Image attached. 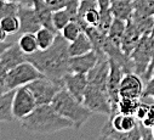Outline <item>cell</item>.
I'll return each mask as SVG.
<instances>
[{
  "label": "cell",
  "instance_id": "cell-1",
  "mask_svg": "<svg viewBox=\"0 0 154 140\" xmlns=\"http://www.w3.org/2000/svg\"><path fill=\"white\" fill-rule=\"evenodd\" d=\"M69 42L61 33H57L54 44L46 50H38L32 55H27V61L32 62L48 78L63 82V77L69 72L68 52Z\"/></svg>",
  "mask_w": 154,
  "mask_h": 140
},
{
  "label": "cell",
  "instance_id": "cell-2",
  "mask_svg": "<svg viewBox=\"0 0 154 140\" xmlns=\"http://www.w3.org/2000/svg\"><path fill=\"white\" fill-rule=\"evenodd\" d=\"M21 127L29 133L52 134L63 129L74 128L73 123L61 116L52 105H38L32 113L20 121Z\"/></svg>",
  "mask_w": 154,
  "mask_h": 140
},
{
  "label": "cell",
  "instance_id": "cell-3",
  "mask_svg": "<svg viewBox=\"0 0 154 140\" xmlns=\"http://www.w3.org/2000/svg\"><path fill=\"white\" fill-rule=\"evenodd\" d=\"M52 107L64 118L69 119L75 129L82 128L92 116V112L83 102L76 100L67 89H61L54 97Z\"/></svg>",
  "mask_w": 154,
  "mask_h": 140
},
{
  "label": "cell",
  "instance_id": "cell-4",
  "mask_svg": "<svg viewBox=\"0 0 154 140\" xmlns=\"http://www.w3.org/2000/svg\"><path fill=\"white\" fill-rule=\"evenodd\" d=\"M154 52V39L150 34H146L141 38L136 48L130 54V60L134 65V72L141 76L143 79L148 71L149 63Z\"/></svg>",
  "mask_w": 154,
  "mask_h": 140
},
{
  "label": "cell",
  "instance_id": "cell-5",
  "mask_svg": "<svg viewBox=\"0 0 154 140\" xmlns=\"http://www.w3.org/2000/svg\"><path fill=\"white\" fill-rule=\"evenodd\" d=\"M43 76L44 75L32 62L26 61L18 66L11 68L8 72L4 87L6 90H15L20 87L29 84L30 82L40 78Z\"/></svg>",
  "mask_w": 154,
  "mask_h": 140
},
{
  "label": "cell",
  "instance_id": "cell-6",
  "mask_svg": "<svg viewBox=\"0 0 154 140\" xmlns=\"http://www.w3.org/2000/svg\"><path fill=\"white\" fill-rule=\"evenodd\" d=\"M27 87L33 93L36 105H50L57 93L64 88L63 82L54 81L45 76L30 82L27 84Z\"/></svg>",
  "mask_w": 154,
  "mask_h": 140
},
{
  "label": "cell",
  "instance_id": "cell-7",
  "mask_svg": "<svg viewBox=\"0 0 154 140\" xmlns=\"http://www.w3.org/2000/svg\"><path fill=\"white\" fill-rule=\"evenodd\" d=\"M83 103L92 112L110 116L112 115V102L108 94V90L88 84Z\"/></svg>",
  "mask_w": 154,
  "mask_h": 140
},
{
  "label": "cell",
  "instance_id": "cell-8",
  "mask_svg": "<svg viewBox=\"0 0 154 140\" xmlns=\"http://www.w3.org/2000/svg\"><path fill=\"white\" fill-rule=\"evenodd\" d=\"M36 106L38 105L35 97L27 85L16 89L14 96V103H12V112L15 119L21 121L22 118L32 113Z\"/></svg>",
  "mask_w": 154,
  "mask_h": 140
},
{
  "label": "cell",
  "instance_id": "cell-9",
  "mask_svg": "<svg viewBox=\"0 0 154 140\" xmlns=\"http://www.w3.org/2000/svg\"><path fill=\"white\" fill-rule=\"evenodd\" d=\"M144 84L143 78L135 72L125 73L123 81L120 83V97H131V99H141L143 96Z\"/></svg>",
  "mask_w": 154,
  "mask_h": 140
},
{
  "label": "cell",
  "instance_id": "cell-10",
  "mask_svg": "<svg viewBox=\"0 0 154 140\" xmlns=\"http://www.w3.org/2000/svg\"><path fill=\"white\" fill-rule=\"evenodd\" d=\"M88 75L85 73H74L68 72L63 77V85L64 89H67L76 100L83 102L84 95L88 88Z\"/></svg>",
  "mask_w": 154,
  "mask_h": 140
},
{
  "label": "cell",
  "instance_id": "cell-11",
  "mask_svg": "<svg viewBox=\"0 0 154 140\" xmlns=\"http://www.w3.org/2000/svg\"><path fill=\"white\" fill-rule=\"evenodd\" d=\"M17 16L20 18V23H21L20 32L22 34L23 33H36L43 27V24L39 21V18H38L33 6L20 5Z\"/></svg>",
  "mask_w": 154,
  "mask_h": 140
},
{
  "label": "cell",
  "instance_id": "cell-12",
  "mask_svg": "<svg viewBox=\"0 0 154 140\" xmlns=\"http://www.w3.org/2000/svg\"><path fill=\"white\" fill-rule=\"evenodd\" d=\"M100 55L92 50L80 56H73L69 59V72L74 73H85L88 72L97 63Z\"/></svg>",
  "mask_w": 154,
  "mask_h": 140
},
{
  "label": "cell",
  "instance_id": "cell-13",
  "mask_svg": "<svg viewBox=\"0 0 154 140\" xmlns=\"http://www.w3.org/2000/svg\"><path fill=\"white\" fill-rule=\"evenodd\" d=\"M143 37L142 32L140 30V28L136 26V23L130 20L128 22L125 33H124V37L122 39V44H120V49L122 51L130 56V54L132 52V50L136 48V45L138 44V42L141 40V38Z\"/></svg>",
  "mask_w": 154,
  "mask_h": 140
},
{
  "label": "cell",
  "instance_id": "cell-14",
  "mask_svg": "<svg viewBox=\"0 0 154 140\" xmlns=\"http://www.w3.org/2000/svg\"><path fill=\"white\" fill-rule=\"evenodd\" d=\"M107 122L113 129L118 132H130L138 127V119L135 115H124L119 111L112 113Z\"/></svg>",
  "mask_w": 154,
  "mask_h": 140
},
{
  "label": "cell",
  "instance_id": "cell-15",
  "mask_svg": "<svg viewBox=\"0 0 154 140\" xmlns=\"http://www.w3.org/2000/svg\"><path fill=\"white\" fill-rule=\"evenodd\" d=\"M27 61V55L21 50L17 43H14L9 49H6L0 55V62L4 65V67L10 71L11 68L23 63Z\"/></svg>",
  "mask_w": 154,
  "mask_h": 140
},
{
  "label": "cell",
  "instance_id": "cell-16",
  "mask_svg": "<svg viewBox=\"0 0 154 140\" xmlns=\"http://www.w3.org/2000/svg\"><path fill=\"white\" fill-rule=\"evenodd\" d=\"M114 18H119L129 22L134 17L135 5L134 0H114L109 8Z\"/></svg>",
  "mask_w": 154,
  "mask_h": 140
},
{
  "label": "cell",
  "instance_id": "cell-17",
  "mask_svg": "<svg viewBox=\"0 0 154 140\" xmlns=\"http://www.w3.org/2000/svg\"><path fill=\"white\" fill-rule=\"evenodd\" d=\"M100 134L106 135L113 140H141L142 139V132H141L140 124H138V127H136L135 129H132L130 132H118V130L113 129L108 122H106L104 126L102 127Z\"/></svg>",
  "mask_w": 154,
  "mask_h": 140
},
{
  "label": "cell",
  "instance_id": "cell-18",
  "mask_svg": "<svg viewBox=\"0 0 154 140\" xmlns=\"http://www.w3.org/2000/svg\"><path fill=\"white\" fill-rule=\"evenodd\" d=\"M94 50V45L89 38V36L84 32H82L79 34V37L74 39L73 42L69 43L68 45V52L70 55V57L73 56H80L84 55L86 52H90Z\"/></svg>",
  "mask_w": 154,
  "mask_h": 140
},
{
  "label": "cell",
  "instance_id": "cell-19",
  "mask_svg": "<svg viewBox=\"0 0 154 140\" xmlns=\"http://www.w3.org/2000/svg\"><path fill=\"white\" fill-rule=\"evenodd\" d=\"M33 8L35 10V14H36L38 18H39V21L42 22L43 27L50 28L52 30H56L55 27H54V24H52V15H54V11L46 4L45 0H33Z\"/></svg>",
  "mask_w": 154,
  "mask_h": 140
},
{
  "label": "cell",
  "instance_id": "cell-20",
  "mask_svg": "<svg viewBox=\"0 0 154 140\" xmlns=\"http://www.w3.org/2000/svg\"><path fill=\"white\" fill-rule=\"evenodd\" d=\"M15 90H6L4 94L0 95V122H12L15 121L12 112V103Z\"/></svg>",
  "mask_w": 154,
  "mask_h": 140
},
{
  "label": "cell",
  "instance_id": "cell-21",
  "mask_svg": "<svg viewBox=\"0 0 154 140\" xmlns=\"http://www.w3.org/2000/svg\"><path fill=\"white\" fill-rule=\"evenodd\" d=\"M126 26H128L126 21L119 20V18H114L113 22H112V26H110V28L107 33V37L109 38V40L113 42L115 45L120 46L122 39L124 37V33H125V29H126Z\"/></svg>",
  "mask_w": 154,
  "mask_h": 140
},
{
  "label": "cell",
  "instance_id": "cell-22",
  "mask_svg": "<svg viewBox=\"0 0 154 140\" xmlns=\"http://www.w3.org/2000/svg\"><path fill=\"white\" fill-rule=\"evenodd\" d=\"M56 36H57L56 30H52V29L46 28V27H42L35 33L36 42H38V45H39V50L49 49L54 44V42L56 39Z\"/></svg>",
  "mask_w": 154,
  "mask_h": 140
},
{
  "label": "cell",
  "instance_id": "cell-23",
  "mask_svg": "<svg viewBox=\"0 0 154 140\" xmlns=\"http://www.w3.org/2000/svg\"><path fill=\"white\" fill-rule=\"evenodd\" d=\"M18 46L26 55H32L39 50V45L36 42L35 33H23L17 42Z\"/></svg>",
  "mask_w": 154,
  "mask_h": 140
},
{
  "label": "cell",
  "instance_id": "cell-24",
  "mask_svg": "<svg viewBox=\"0 0 154 140\" xmlns=\"http://www.w3.org/2000/svg\"><path fill=\"white\" fill-rule=\"evenodd\" d=\"M73 20L70 12L64 8V9H61V10H56L54 11V15H52V24L55 27V29L60 33L70 21Z\"/></svg>",
  "mask_w": 154,
  "mask_h": 140
},
{
  "label": "cell",
  "instance_id": "cell-25",
  "mask_svg": "<svg viewBox=\"0 0 154 140\" xmlns=\"http://www.w3.org/2000/svg\"><path fill=\"white\" fill-rule=\"evenodd\" d=\"M140 99H131V97H120L118 102V111L124 115H135L138 106Z\"/></svg>",
  "mask_w": 154,
  "mask_h": 140
},
{
  "label": "cell",
  "instance_id": "cell-26",
  "mask_svg": "<svg viewBox=\"0 0 154 140\" xmlns=\"http://www.w3.org/2000/svg\"><path fill=\"white\" fill-rule=\"evenodd\" d=\"M82 32H84V29H83V27L76 22V21H70L60 33L63 36V38L67 40V42H73L74 39H76L79 37V34L82 33Z\"/></svg>",
  "mask_w": 154,
  "mask_h": 140
},
{
  "label": "cell",
  "instance_id": "cell-27",
  "mask_svg": "<svg viewBox=\"0 0 154 140\" xmlns=\"http://www.w3.org/2000/svg\"><path fill=\"white\" fill-rule=\"evenodd\" d=\"M0 24L4 28V30L9 34H16L21 29V23L18 16H8L0 20Z\"/></svg>",
  "mask_w": 154,
  "mask_h": 140
},
{
  "label": "cell",
  "instance_id": "cell-28",
  "mask_svg": "<svg viewBox=\"0 0 154 140\" xmlns=\"http://www.w3.org/2000/svg\"><path fill=\"white\" fill-rule=\"evenodd\" d=\"M113 20H114V16L112 15L110 10H103V11H101V18H100V23H98L97 28L102 33L107 34L108 30H109V28H110V26H112Z\"/></svg>",
  "mask_w": 154,
  "mask_h": 140
},
{
  "label": "cell",
  "instance_id": "cell-29",
  "mask_svg": "<svg viewBox=\"0 0 154 140\" xmlns=\"http://www.w3.org/2000/svg\"><path fill=\"white\" fill-rule=\"evenodd\" d=\"M18 6L20 4L17 2H11V3H5L4 8L0 11V20L8 17V16H17L18 12Z\"/></svg>",
  "mask_w": 154,
  "mask_h": 140
},
{
  "label": "cell",
  "instance_id": "cell-30",
  "mask_svg": "<svg viewBox=\"0 0 154 140\" xmlns=\"http://www.w3.org/2000/svg\"><path fill=\"white\" fill-rule=\"evenodd\" d=\"M142 97H152L154 100V69H153L149 79L146 82L144 91H143V96Z\"/></svg>",
  "mask_w": 154,
  "mask_h": 140
},
{
  "label": "cell",
  "instance_id": "cell-31",
  "mask_svg": "<svg viewBox=\"0 0 154 140\" xmlns=\"http://www.w3.org/2000/svg\"><path fill=\"white\" fill-rule=\"evenodd\" d=\"M149 106H150V105H147V103H144V102H141V103H140V106H138V109H137V111H136V113H135V116H136V118L138 119V122H142V121L147 117L148 111H149Z\"/></svg>",
  "mask_w": 154,
  "mask_h": 140
},
{
  "label": "cell",
  "instance_id": "cell-32",
  "mask_svg": "<svg viewBox=\"0 0 154 140\" xmlns=\"http://www.w3.org/2000/svg\"><path fill=\"white\" fill-rule=\"evenodd\" d=\"M46 4L51 8L52 11H56V10H61V9H64L67 6V3L68 0H45Z\"/></svg>",
  "mask_w": 154,
  "mask_h": 140
},
{
  "label": "cell",
  "instance_id": "cell-33",
  "mask_svg": "<svg viewBox=\"0 0 154 140\" xmlns=\"http://www.w3.org/2000/svg\"><path fill=\"white\" fill-rule=\"evenodd\" d=\"M140 123L144 127H148V128H152L154 126V105H150L149 106V111H148L147 117Z\"/></svg>",
  "mask_w": 154,
  "mask_h": 140
},
{
  "label": "cell",
  "instance_id": "cell-34",
  "mask_svg": "<svg viewBox=\"0 0 154 140\" xmlns=\"http://www.w3.org/2000/svg\"><path fill=\"white\" fill-rule=\"evenodd\" d=\"M8 69L4 67V65L0 62V84L4 85L5 84V81H6V76H8Z\"/></svg>",
  "mask_w": 154,
  "mask_h": 140
},
{
  "label": "cell",
  "instance_id": "cell-35",
  "mask_svg": "<svg viewBox=\"0 0 154 140\" xmlns=\"http://www.w3.org/2000/svg\"><path fill=\"white\" fill-rule=\"evenodd\" d=\"M97 4H98V9L101 11L109 10L110 4H112V0H97Z\"/></svg>",
  "mask_w": 154,
  "mask_h": 140
},
{
  "label": "cell",
  "instance_id": "cell-36",
  "mask_svg": "<svg viewBox=\"0 0 154 140\" xmlns=\"http://www.w3.org/2000/svg\"><path fill=\"white\" fill-rule=\"evenodd\" d=\"M153 69H154V52H153V57H152V61H150L149 67H148V71H147L146 77H144V81H146V82L149 79V77H150V75H152V72H153Z\"/></svg>",
  "mask_w": 154,
  "mask_h": 140
},
{
  "label": "cell",
  "instance_id": "cell-37",
  "mask_svg": "<svg viewBox=\"0 0 154 140\" xmlns=\"http://www.w3.org/2000/svg\"><path fill=\"white\" fill-rule=\"evenodd\" d=\"M14 43L12 42H0V55H2L6 49H9Z\"/></svg>",
  "mask_w": 154,
  "mask_h": 140
},
{
  "label": "cell",
  "instance_id": "cell-38",
  "mask_svg": "<svg viewBox=\"0 0 154 140\" xmlns=\"http://www.w3.org/2000/svg\"><path fill=\"white\" fill-rule=\"evenodd\" d=\"M8 36H9V34L4 30V28L2 27V24H0V42H6Z\"/></svg>",
  "mask_w": 154,
  "mask_h": 140
},
{
  "label": "cell",
  "instance_id": "cell-39",
  "mask_svg": "<svg viewBox=\"0 0 154 140\" xmlns=\"http://www.w3.org/2000/svg\"><path fill=\"white\" fill-rule=\"evenodd\" d=\"M97 140H113V139H110V138H108V136H106V135L100 134V136L97 138Z\"/></svg>",
  "mask_w": 154,
  "mask_h": 140
},
{
  "label": "cell",
  "instance_id": "cell-40",
  "mask_svg": "<svg viewBox=\"0 0 154 140\" xmlns=\"http://www.w3.org/2000/svg\"><path fill=\"white\" fill-rule=\"evenodd\" d=\"M5 3H8V2H4V0H0V11H2V9L4 8Z\"/></svg>",
  "mask_w": 154,
  "mask_h": 140
},
{
  "label": "cell",
  "instance_id": "cell-41",
  "mask_svg": "<svg viewBox=\"0 0 154 140\" xmlns=\"http://www.w3.org/2000/svg\"><path fill=\"white\" fill-rule=\"evenodd\" d=\"M150 130H152V134H153V136H154V126L150 128Z\"/></svg>",
  "mask_w": 154,
  "mask_h": 140
},
{
  "label": "cell",
  "instance_id": "cell-42",
  "mask_svg": "<svg viewBox=\"0 0 154 140\" xmlns=\"http://www.w3.org/2000/svg\"><path fill=\"white\" fill-rule=\"evenodd\" d=\"M4 2H8V3H11V2H16V0H4Z\"/></svg>",
  "mask_w": 154,
  "mask_h": 140
},
{
  "label": "cell",
  "instance_id": "cell-43",
  "mask_svg": "<svg viewBox=\"0 0 154 140\" xmlns=\"http://www.w3.org/2000/svg\"><path fill=\"white\" fill-rule=\"evenodd\" d=\"M112 2H114V0H112Z\"/></svg>",
  "mask_w": 154,
  "mask_h": 140
},
{
  "label": "cell",
  "instance_id": "cell-44",
  "mask_svg": "<svg viewBox=\"0 0 154 140\" xmlns=\"http://www.w3.org/2000/svg\"><path fill=\"white\" fill-rule=\"evenodd\" d=\"M141 140H143V139H141Z\"/></svg>",
  "mask_w": 154,
  "mask_h": 140
}]
</instances>
